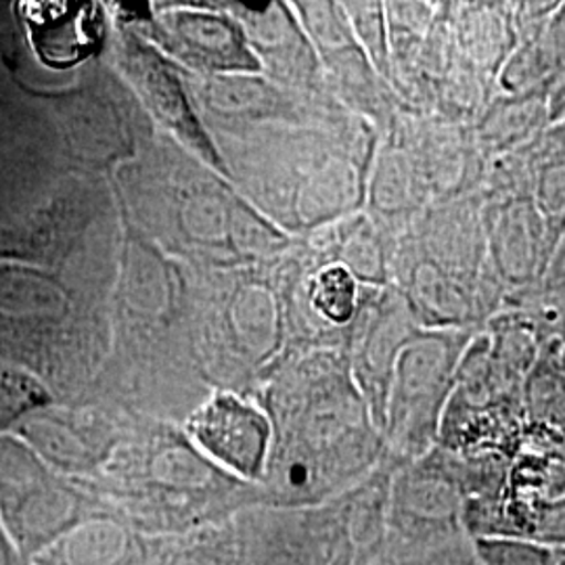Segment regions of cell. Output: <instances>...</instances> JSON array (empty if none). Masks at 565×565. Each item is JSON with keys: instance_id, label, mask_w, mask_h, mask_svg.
<instances>
[{"instance_id": "9c48e42d", "label": "cell", "mask_w": 565, "mask_h": 565, "mask_svg": "<svg viewBox=\"0 0 565 565\" xmlns=\"http://www.w3.org/2000/svg\"><path fill=\"white\" fill-rule=\"evenodd\" d=\"M0 515L21 548L36 559L82 524L74 497L49 484L36 463L15 471H0Z\"/></svg>"}, {"instance_id": "ffe728a7", "label": "cell", "mask_w": 565, "mask_h": 565, "mask_svg": "<svg viewBox=\"0 0 565 565\" xmlns=\"http://www.w3.org/2000/svg\"><path fill=\"white\" fill-rule=\"evenodd\" d=\"M342 4L348 21L354 30V36L363 46L371 65L375 67L380 78L392 88L390 34H387L385 2H342Z\"/></svg>"}, {"instance_id": "52a82bcc", "label": "cell", "mask_w": 565, "mask_h": 565, "mask_svg": "<svg viewBox=\"0 0 565 565\" xmlns=\"http://www.w3.org/2000/svg\"><path fill=\"white\" fill-rule=\"evenodd\" d=\"M186 440L228 478L263 484L273 450V424L263 404L233 390H216L191 411Z\"/></svg>"}, {"instance_id": "30bf717a", "label": "cell", "mask_w": 565, "mask_h": 565, "mask_svg": "<svg viewBox=\"0 0 565 565\" xmlns=\"http://www.w3.org/2000/svg\"><path fill=\"white\" fill-rule=\"evenodd\" d=\"M158 36L174 57L207 74L263 72L245 28L223 13L172 9L158 23Z\"/></svg>"}, {"instance_id": "5b68a950", "label": "cell", "mask_w": 565, "mask_h": 565, "mask_svg": "<svg viewBox=\"0 0 565 565\" xmlns=\"http://www.w3.org/2000/svg\"><path fill=\"white\" fill-rule=\"evenodd\" d=\"M233 525L239 565H335L345 546L335 499L303 509L245 507Z\"/></svg>"}, {"instance_id": "d6986e66", "label": "cell", "mask_w": 565, "mask_h": 565, "mask_svg": "<svg viewBox=\"0 0 565 565\" xmlns=\"http://www.w3.org/2000/svg\"><path fill=\"white\" fill-rule=\"evenodd\" d=\"M532 202L545 226L546 258L551 260L565 235V158L536 166Z\"/></svg>"}, {"instance_id": "7402d4cb", "label": "cell", "mask_w": 565, "mask_h": 565, "mask_svg": "<svg viewBox=\"0 0 565 565\" xmlns=\"http://www.w3.org/2000/svg\"><path fill=\"white\" fill-rule=\"evenodd\" d=\"M46 403L49 394L39 382L23 373L0 371V429Z\"/></svg>"}, {"instance_id": "603a6c76", "label": "cell", "mask_w": 565, "mask_h": 565, "mask_svg": "<svg viewBox=\"0 0 565 565\" xmlns=\"http://www.w3.org/2000/svg\"><path fill=\"white\" fill-rule=\"evenodd\" d=\"M369 565H480L471 539H459L448 545L434 546L419 553H394L384 548Z\"/></svg>"}, {"instance_id": "277c9868", "label": "cell", "mask_w": 565, "mask_h": 565, "mask_svg": "<svg viewBox=\"0 0 565 565\" xmlns=\"http://www.w3.org/2000/svg\"><path fill=\"white\" fill-rule=\"evenodd\" d=\"M291 7L321 60L335 102L384 135L403 109L356 41L342 2H291Z\"/></svg>"}, {"instance_id": "3957f363", "label": "cell", "mask_w": 565, "mask_h": 565, "mask_svg": "<svg viewBox=\"0 0 565 565\" xmlns=\"http://www.w3.org/2000/svg\"><path fill=\"white\" fill-rule=\"evenodd\" d=\"M463 509L457 455L436 445L422 459L396 469L390 492L384 548L394 553H419L469 539L465 532Z\"/></svg>"}, {"instance_id": "e0dca14e", "label": "cell", "mask_w": 565, "mask_h": 565, "mask_svg": "<svg viewBox=\"0 0 565 565\" xmlns=\"http://www.w3.org/2000/svg\"><path fill=\"white\" fill-rule=\"evenodd\" d=\"M303 298L317 323L348 350L350 324L361 303V282L342 264H323L308 273Z\"/></svg>"}, {"instance_id": "ac0fdd59", "label": "cell", "mask_w": 565, "mask_h": 565, "mask_svg": "<svg viewBox=\"0 0 565 565\" xmlns=\"http://www.w3.org/2000/svg\"><path fill=\"white\" fill-rule=\"evenodd\" d=\"M149 565H239L233 520L166 539L151 551Z\"/></svg>"}, {"instance_id": "ba28073f", "label": "cell", "mask_w": 565, "mask_h": 565, "mask_svg": "<svg viewBox=\"0 0 565 565\" xmlns=\"http://www.w3.org/2000/svg\"><path fill=\"white\" fill-rule=\"evenodd\" d=\"M488 263L494 277L509 294L536 289L545 275V226L532 202V195L482 200Z\"/></svg>"}, {"instance_id": "484cf974", "label": "cell", "mask_w": 565, "mask_h": 565, "mask_svg": "<svg viewBox=\"0 0 565 565\" xmlns=\"http://www.w3.org/2000/svg\"><path fill=\"white\" fill-rule=\"evenodd\" d=\"M532 539L546 545L565 548V497L553 505H546L532 530Z\"/></svg>"}, {"instance_id": "8fae6325", "label": "cell", "mask_w": 565, "mask_h": 565, "mask_svg": "<svg viewBox=\"0 0 565 565\" xmlns=\"http://www.w3.org/2000/svg\"><path fill=\"white\" fill-rule=\"evenodd\" d=\"M429 205V193L396 118L382 135L371 166L364 214L392 239H398Z\"/></svg>"}, {"instance_id": "6da1fadb", "label": "cell", "mask_w": 565, "mask_h": 565, "mask_svg": "<svg viewBox=\"0 0 565 565\" xmlns=\"http://www.w3.org/2000/svg\"><path fill=\"white\" fill-rule=\"evenodd\" d=\"M263 406L273 424L270 461L258 486L263 505H324L387 457L345 350L310 348L287 359L270 375Z\"/></svg>"}, {"instance_id": "4316f807", "label": "cell", "mask_w": 565, "mask_h": 565, "mask_svg": "<svg viewBox=\"0 0 565 565\" xmlns=\"http://www.w3.org/2000/svg\"><path fill=\"white\" fill-rule=\"evenodd\" d=\"M0 565H34V559L21 548L9 525L0 515Z\"/></svg>"}, {"instance_id": "44dd1931", "label": "cell", "mask_w": 565, "mask_h": 565, "mask_svg": "<svg viewBox=\"0 0 565 565\" xmlns=\"http://www.w3.org/2000/svg\"><path fill=\"white\" fill-rule=\"evenodd\" d=\"M480 565H557L564 548L522 536L471 539Z\"/></svg>"}, {"instance_id": "f1b7e54d", "label": "cell", "mask_w": 565, "mask_h": 565, "mask_svg": "<svg viewBox=\"0 0 565 565\" xmlns=\"http://www.w3.org/2000/svg\"><path fill=\"white\" fill-rule=\"evenodd\" d=\"M557 565H565V548H564V555H562V559H559V564Z\"/></svg>"}, {"instance_id": "9a60e30c", "label": "cell", "mask_w": 565, "mask_h": 565, "mask_svg": "<svg viewBox=\"0 0 565 565\" xmlns=\"http://www.w3.org/2000/svg\"><path fill=\"white\" fill-rule=\"evenodd\" d=\"M130 70L139 81L145 99L151 105V111L205 162L224 168L216 149L203 132L202 124L191 111L189 99L182 90V84L172 70L156 53L141 46H130Z\"/></svg>"}, {"instance_id": "7c38bea8", "label": "cell", "mask_w": 565, "mask_h": 565, "mask_svg": "<svg viewBox=\"0 0 565 565\" xmlns=\"http://www.w3.org/2000/svg\"><path fill=\"white\" fill-rule=\"evenodd\" d=\"M252 23V49L260 44L270 55V67L279 74L281 86L317 99H333L324 78L323 65L303 30L296 9L285 2H266L264 7H239ZM343 107V105H342Z\"/></svg>"}, {"instance_id": "8992f818", "label": "cell", "mask_w": 565, "mask_h": 565, "mask_svg": "<svg viewBox=\"0 0 565 565\" xmlns=\"http://www.w3.org/2000/svg\"><path fill=\"white\" fill-rule=\"evenodd\" d=\"M424 327L396 285L363 287L348 333V363L373 422L384 434L385 408L394 369L408 342Z\"/></svg>"}, {"instance_id": "4fadbf2b", "label": "cell", "mask_w": 565, "mask_h": 565, "mask_svg": "<svg viewBox=\"0 0 565 565\" xmlns=\"http://www.w3.org/2000/svg\"><path fill=\"white\" fill-rule=\"evenodd\" d=\"M450 23L457 60L497 84L520 44L515 2H450Z\"/></svg>"}, {"instance_id": "83f0119b", "label": "cell", "mask_w": 565, "mask_h": 565, "mask_svg": "<svg viewBox=\"0 0 565 565\" xmlns=\"http://www.w3.org/2000/svg\"><path fill=\"white\" fill-rule=\"evenodd\" d=\"M548 126L565 121V74L553 78L548 84Z\"/></svg>"}, {"instance_id": "5bb4252c", "label": "cell", "mask_w": 565, "mask_h": 565, "mask_svg": "<svg viewBox=\"0 0 565 565\" xmlns=\"http://www.w3.org/2000/svg\"><path fill=\"white\" fill-rule=\"evenodd\" d=\"M21 15L44 63L70 67L102 41V11L82 2H23Z\"/></svg>"}, {"instance_id": "2e32d148", "label": "cell", "mask_w": 565, "mask_h": 565, "mask_svg": "<svg viewBox=\"0 0 565 565\" xmlns=\"http://www.w3.org/2000/svg\"><path fill=\"white\" fill-rule=\"evenodd\" d=\"M546 95L548 86L524 95L497 93L484 116L471 128L486 162L525 149L545 132L548 128Z\"/></svg>"}, {"instance_id": "cb8c5ba5", "label": "cell", "mask_w": 565, "mask_h": 565, "mask_svg": "<svg viewBox=\"0 0 565 565\" xmlns=\"http://www.w3.org/2000/svg\"><path fill=\"white\" fill-rule=\"evenodd\" d=\"M539 46L553 78L565 74V2H559V9L541 32Z\"/></svg>"}, {"instance_id": "7a4b0ae2", "label": "cell", "mask_w": 565, "mask_h": 565, "mask_svg": "<svg viewBox=\"0 0 565 565\" xmlns=\"http://www.w3.org/2000/svg\"><path fill=\"white\" fill-rule=\"evenodd\" d=\"M478 329H422L404 348L390 385L384 443L398 463L422 459L438 445L459 364Z\"/></svg>"}, {"instance_id": "d4e9b609", "label": "cell", "mask_w": 565, "mask_h": 565, "mask_svg": "<svg viewBox=\"0 0 565 565\" xmlns=\"http://www.w3.org/2000/svg\"><path fill=\"white\" fill-rule=\"evenodd\" d=\"M539 294L546 302L553 306V310H562L565 306V235L559 245L555 247L551 260L546 264L545 275L536 285Z\"/></svg>"}]
</instances>
